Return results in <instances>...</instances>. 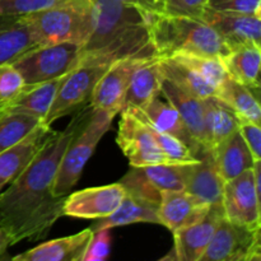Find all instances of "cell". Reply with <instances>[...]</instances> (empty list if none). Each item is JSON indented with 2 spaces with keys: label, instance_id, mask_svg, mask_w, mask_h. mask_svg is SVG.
<instances>
[{
  "label": "cell",
  "instance_id": "cell-11",
  "mask_svg": "<svg viewBox=\"0 0 261 261\" xmlns=\"http://www.w3.org/2000/svg\"><path fill=\"white\" fill-rule=\"evenodd\" d=\"M222 206L224 217L231 222L261 227L260 191L255 185L251 168L224 182Z\"/></svg>",
  "mask_w": 261,
  "mask_h": 261
},
{
  "label": "cell",
  "instance_id": "cell-31",
  "mask_svg": "<svg viewBox=\"0 0 261 261\" xmlns=\"http://www.w3.org/2000/svg\"><path fill=\"white\" fill-rule=\"evenodd\" d=\"M41 124L37 117L20 112L0 115V153L24 139Z\"/></svg>",
  "mask_w": 261,
  "mask_h": 261
},
{
  "label": "cell",
  "instance_id": "cell-39",
  "mask_svg": "<svg viewBox=\"0 0 261 261\" xmlns=\"http://www.w3.org/2000/svg\"><path fill=\"white\" fill-rule=\"evenodd\" d=\"M119 2L137 8L144 15L149 24L155 17L165 14V0H119Z\"/></svg>",
  "mask_w": 261,
  "mask_h": 261
},
{
  "label": "cell",
  "instance_id": "cell-14",
  "mask_svg": "<svg viewBox=\"0 0 261 261\" xmlns=\"http://www.w3.org/2000/svg\"><path fill=\"white\" fill-rule=\"evenodd\" d=\"M224 217L222 204H213L203 219L191 226L185 227L173 233L175 244L171 251L163 259L180 261H199L208 247L217 227Z\"/></svg>",
  "mask_w": 261,
  "mask_h": 261
},
{
  "label": "cell",
  "instance_id": "cell-26",
  "mask_svg": "<svg viewBox=\"0 0 261 261\" xmlns=\"http://www.w3.org/2000/svg\"><path fill=\"white\" fill-rule=\"evenodd\" d=\"M229 78L249 87L260 96V64L261 46L241 45L232 47L222 58Z\"/></svg>",
  "mask_w": 261,
  "mask_h": 261
},
{
  "label": "cell",
  "instance_id": "cell-6",
  "mask_svg": "<svg viewBox=\"0 0 261 261\" xmlns=\"http://www.w3.org/2000/svg\"><path fill=\"white\" fill-rule=\"evenodd\" d=\"M114 61V59L106 55L82 54L78 65L64 78L42 124L51 126L56 120L89 105L94 86Z\"/></svg>",
  "mask_w": 261,
  "mask_h": 261
},
{
  "label": "cell",
  "instance_id": "cell-38",
  "mask_svg": "<svg viewBox=\"0 0 261 261\" xmlns=\"http://www.w3.org/2000/svg\"><path fill=\"white\" fill-rule=\"evenodd\" d=\"M239 132L249 147L255 161L261 160V127L255 122L240 117Z\"/></svg>",
  "mask_w": 261,
  "mask_h": 261
},
{
  "label": "cell",
  "instance_id": "cell-15",
  "mask_svg": "<svg viewBox=\"0 0 261 261\" xmlns=\"http://www.w3.org/2000/svg\"><path fill=\"white\" fill-rule=\"evenodd\" d=\"M200 18L221 36L229 50L241 45L261 46V15L205 8Z\"/></svg>",
  "mask_w": 261,
  "mask_h": 261
},
{
  "label": "cell",
  "instance_id": "cell-13",
  "mask_svg": "<svg viewBox=\"0 0 261 261\" xmlns=\"http://www.w3.org/2000/svg\"><path fill=\"white\" fill-rule=\"evenodd\" d=\"M125 196L120 182L89 188L68 194L64 201L63 216L79 219H101L116 211Z\"/></svg>",
  "mask_w": 261,
  "mask_h": 261
},
{
  "label": "cell",
  "instance_id": "cell-1",
  "mask_svg": "<svg viewBox=\"0 0 261 261\" xmlns=\"http://www.w3.org/2000/svg\"><path fill=\"white\" fill-rule=\"evenodd\" d=\"M92 111L91 105L75 111L65 130L54 133L9 188L0 193V227L9 236L10 245L45 239L63 217L66 196L54 195L53 184L66 147Z\"/></svg>",
  "mask_w": 261,
  "mask_h": 261
},
{
  "label": "cell",
  "instance_id": "cell-3",
  "mask_svg": "<svg viewBox=\"0 0 261 261\" xmlns=\"http://www.w3.org/2000/svg\"><path fill=\"white\" fill-rule=\"evenodd\" d=\"M149 35L158 58L198 54L222 59L229 51L221 36L201 18L161 14L149 24Z\"/></svg>",
  "mask_w": 261,
  "mask_h": 261
},
{
  "label": "cell",
  "instance_id": "cell-24",
  "mask_svg": "<svg viewBox=\"0 0 261 261\" xmlns=\"http://www.w3.org/2000/svg\"><path fill=\"white\" fill-rule=\"evenodd\" d=\"M201 101L204 107L206 149L214 153L239 130L240 117L218 97H206Z\"/></svg>",
  "mask_w": 261,
  "mask_h": 261
},
{
  "label": "cell",
  "instance_id": "cell-30",
  "mask_svg": "<svg viewBox=\"0 0 261 261\" xmlns=\"http://www.w3.org/2000/svg\"><path fill=\"white\" fill-rule=\"evenodd\" d=\"M160 69L163 78L172 82L173 84L195 96L196 98L204 99L206 97L217 96V87L209 83L195 70L173 59L160 58Z\"/></svg>",
  "mask_w": 261,
  "mask_h": 261
},
{
  "label": "cell",
  "instance_id": "cell-4",
  "mask_svg": "<svg viewBox=\"0 0 261 261\" xmlns=\"http://www.w3.org/2000/svg\"><path fill=\"white\" fill-rule=\"evenodd\" d=\"M24 17L40 46L73 42L83 47L94 28V0H69Z\"/></svg>",
  "mask_w": 261,
  "mask_h": 261
},
{
  "label": "cell",
  "instance_id": "cell-28",
  "mask_svg": "<svg viewBox=\"0 0 261 261\" xmlns=\"http://www.w3.org/2000/svg\"><path fill=\"white\" fill-rule=\"evenodd\" d=\"M212 154L214 155L217 167L224 182L252 168L255 163L254 157L239 130Z\"/></svg>",
  "mask_w": 261,
  "mask_h": 261
},
{
  "label": "cell",
  "instance_id": "cell-22",
  "mask_svg": "<svg viewBox=\"0 0 261 261\" xmlns=\"http://www.w3.org/2000/svg\"><path fill=\"white\" fill-rule=\"evenodd\" d=\"M161 93L167 99V102H170L177 110L196 144L203 150H208L204 127L203 101L185 92L166 78H163L161 84Z\"/></svg>",
  "mask_w": 261,
  "mask_h": 261
},
{
  "label": "cell",
  "instance_id": "cell-7",
  "mask_svg": "<svg viewBox=\"0 0 261 261\" xmlns=\"http://www.w3.org/2000/svg\"><path fill=\"white\" fill-rule=\"evenodd\" d=\"M81 59L79 43L61 42L31 48L9 64L19 71L25 86H31L65 76Z\"/></svg>",
  "mask_w": 261,
  "mask_h": 261
},
{
  "label": "cell",
  "instance_id": "cell-8",
  "mask_svg": "<svg viewBox=\"0 0 261 261\" xmlns=\"http://www.w3.org/2000/svg\"><path fill=\"white\" fill-rule=\"evenodd\" d=\"M261 227L234 223L223 217L199 261H260Z\"/></svg>",
  "mask_w": 261,
  "mask_h": 261
},
{
  "label": "cell",
  "instance_id": "cell-5",
  "mask_svg": "<svg viewBox=\"0 0 261 261\" xmlns=\"http://www.w3.org/2000/svg\"><path fill=\"white\" fill-rule=\"evenodd\" d=\"M115 115L93 110L88 121L74 135L66 147L53 184V194L58 198L66 196L78 184L84 166L96 150L97 144L110 130Z\"/></svg>",
  "mask_w": 261,
  "mask_h": 261
},
{
  "label": "cell",
  "instance_id": "cell-32",
  "mask_svg": "<svg viewBox=\"0 0 261 261\" xmlns=\"http://www.w3.org/2000/svg\"><path fill=\"white\" fill-rule=\"evenodd\" d=\"M166 58L173 59L188 68L195 70L209 83L217 87V89L228 76L223 61L218 56L198 55V54H175V55L166 56Z\"/></svg>",
  "mask_w": 261,
  "mask_h": 261
},
{
  "label": "cell",
  "instance_id": "cell-40",
  "mask_svg": "<svg viewBox=\"0 0 261 261\" xmlns=\"http://www.w3.org/2000/svg\"><path fill=\"white\" fill-rule=\"evenodd\" d=\"M9 246H12V245H10L9 236H8L7 232L0 227V259L4 257V255L7 254V250Z\"/></svg>",
  "mask_w": 261,
  "mask_h": 261
},
{
  "label": "cell",
  "instance_id": "cell-34",
  "mask_svg": "<svg viewBox=\"0 0 261 261\" xmlns=\"http://www.w3.org/2000/svg\"><path fill=\"white\" fill-rule=\"evenodd\" d=\"M24 86L22 75L12 64L0 65V106L14 98Z\"/></svg>",
  "mask_w": 261,
  "mask_h": 261
},
{
  "label": "cell",
  "instance_id": "cell-16",
  "mask_svg": "<svg viewBox=\"0 0 261 261\" xmlns=\"http://www.w3.org/2000/svg\"><path fill=\"white\" fill-rule=\"evenodd\" d=\"M211 205L203 203L186 190H165L158 205V224L172 233L196 223L205 217Z\"/></svg>",
  "mask_w": 261,
  "mask_h": 261
},
{
  "label": "cell",
  "instance_id": "cell-20",
  "mask_svg": "<svg viewBox=\"0 0 261 261\" xmlns=\"http://www.w3.org/2000/svg\"><path fill=\"white\" fill-rule=\"evenodd\" d=\"M224 180L219 173L216 160L212 152L203 150L199 161L191 167L186 180L185 190L203 203L213 205L222 204Z\"/></svg>",
  "mask_w": 261,
  "mask_h": 261
},
{
  "label": "cell",
  "instance_id": "cell-29",
  "mask_svg": "<svg viewBox=\"0 0 261 261\" xmlns=\"http://www.w3.org/2000/svg\"><path fill=\"white\" fill-rule=\"evenodd\" d=\"M227 105L239 117L255 124H261V107L259 96L249 87L227 76L226 81L217 89V96Z\"/></svg>",
  "mask_w": 261,
  "mask_h": 261
},
{
  "label": "cell",
  "instance_id": "cell-19",
  "mask_svg": "<svg viewBox=\"0 0 261 261\" xmlns=\"http://www.w3.org/2000/svg\"><path fill=\"white\" fill-rule=\"evenodd\" d=\"M93 229L86 228L71 236L51 240L23 254L13 261H83L87 246L93 236Z\"/></svg>",
  "mask_w": 261,
  "mask_h": 261
},
{
  "label": "cell",
  "instance_id": "cell-35",
  "mask_svg": "<svg viewBox=\"0 0 261 261\" xmlns=\"http://www.w3.org/2000/svg\"><path fill=\"white\" fill-rule=\"evenodd\" d=\"M111 252V232L109 228L94 231L83 261H105L110 257Z\"/></svg>",
  "mask_w": 261,
  "mask_h": 261
},
{
  "label": "cell",
  "instance_id": "cell-21",
  "mask_svg": "<svg viewBox=\"0 0 261 261\" xmlns=\"http://www.w3.org/2000/svg\"><path fill=\"white\" fill-rule=\"evenodd\" d=\"M65 76L24 86V88L13 99L0 106V115L5 112H20L35 116L43 122L50 111L59 88Z\"/></svg>",
  "mask_w": 261,
  "mask_h": 261
},
{
  "label": "cell",
  "instance_id": "cell-25",
  "mask_svg": "<svg viewBox=\"0 0 261 261\" xmlns=\"http://www.w3.org/2000/svg\"><path fill=\"white\" fill-rule=\"evenodd\" d=\"M37 46H40V43L24 15H0V65L12 63Z\"/></svg>",
  "mask_w": 261,
  "mask_h": 261
},
{
  "label": "cell",
  "instance_id": "cell-27",
  "mask_svg": "<svg viewBox=\"0 0 261 261\" xmlns=\"http://www.w3.org/2000/svg\"><path fill=\"white\" fill-rule=\"evenodd\" d=\"M163 75L160 69V58L154 55L135 70L122 109H142L160 96Z\"/></svg>",
  "mask_w": 261,
  "mask_h": 261
},
{
  "label": "cell",
  "instance_id": "cell-18",
  "mask_svg": "<svg viewBox=\"0 0 261 261\" xmlns=\"http://www.w3.org/2000/svg\"><path fill=\"white\" fill-rule=\"evenodd\" d=\"M54 133L48 125L41 124L24 139L0 153V191L30 165Z\"/></svg>",
  "mask_w": 261,
  "mask_h": 261
},
{
  "label": "cell",
  "instance_id": "cell-12",
  "mask_svg": "<svg viewBox=\"0 0 261 261\" xmlns=\"http://www.w3.org/2000/svg\"><path fill=\"white\" fill-rule=\"evenodd\" d=\"M116 143L132 167L168 163L147 126L127 110H121Z\"/></svg>",
  "mask_w": 261,
  "mask_h": 261
},
{
  "label": "cell",
  "instance_id": "cell-33",
  "mask_svg": "<svg viewBox=\"0 0 261 261\" xmlns=\"http://www.w3.org/2000/svg\"><path fill=\"white\" fill-rule=\"evenodd\" d=\"M69 0H0V15L20 17L64 4Z\"/></svg>",
  "mask_w": 261,
  "mask_h": 261
},
{
  "label": "cell",
  "instance_id": "cell-10",
  "mask_svg": "<svg viewBox=\"0 0 261 261\" xmlns=\"http://www.w3.org/2000/svg\"><path fill=\"white\" fill-rule=\"evenodd\" d=\"M153 56H126L115 60L94 86L89 101L92 109L116 116L124 106L125 94L135 70Z\"/></svg>",
  "mask_w": 261,
  "mask_h": 261
},
{
  "label": "cell",
  "instance_id": "cell-17",
  "mask_svg": "<svg viewBox=\"0 0 261 261\" xmlns=\"http://www.w3.org/2000/svg\"><path fill=\"white\" fill-rule=\"evenodd\" d=\"M122 110L130 111L137 119H139L140 121L149 125V126L154 127L158 132L177 138L178 140L185 143L190 148V150L196 158H199V154L203 152V149L193 139L188 126L185 125L184 120L181 119L177 110L170 102L161 101L160 96L153 98L149 103H147L142 109Z\"/></svg>",
  "mask_w": 261,
  "mask_h": 261
},
{
  "label": "cell",
  "instance_id": "cell-36",
  "mask_svg": "<svg viewBox=\"0 0 261 261\" xmlns=\"http://www.w3.org/2000/svg\"><path fill=\"white\" fill-rule=\"evenodd\" d=\"M206 8L218 12L261 15V0H208Z\"/></svg>",
  "mask_w": 261,
  "mask_h": 261
},
{
  "label": "cell",
  "instance_id": "cell-37",
  "mask_svg": "<svg viewBox=\"0 0 261 261\" xmlns=\"http://www.w3.org/2000/svg\"><path fill=\"white\" fill-rule=\"evenodd\" d=\"M208 0H165V14L200 18Z\"/></svg>",
  "mask_w": 261,
  "mask_h": 261
},
{
  "label": "cell",
  "instance_id": "cell-2",
  "mask_svg": "<svg viewBox=\"0 0 261 261\" xmlns=\"http://www.w3.org/2000/svg\"><path fill=\"white\" fill-rule=\"evenodd\" d=\"M82 54H98L114 60L155 55L149 23L132 5L119 0H94V28Z\"/></svg>",
  "mask_w": 261,
  "mask_h": 261
},
{
  "label": "cell",
  "instance_id": "cell-9",
  "mask_svg": "<svg viewBox=\"0 0 261 261\" xmlns=\"http://www.w3.org/2000/svg\"><path fill=\"white\" fill-rule=\"evenodd\" d=\"M194 163H157L132 167L119 182L125 190L160 203L162 191L185 190Z\"/></svg>",
  "mask_w": 261,
  "mask_h": 261
},
{
  "label": "cell",
  "instance_id": "cell-23",
  "mask_svg": "<svg viewBox=\"0 0 261 261\" xmlns=\"http://www.w3.org/2000/svg\"><path fill=\"white\" fill-rule=\"evenodd\" d=\"M158 205L157 201L149 200L142 195L125 190V196L116 211L109 217L101 218L93 227L94 231L103 228L126 226L133 223H157L158 224Z\"/></svg>",
  "mask_w": 261,
  "mask_h": 261
}]
</instances>
